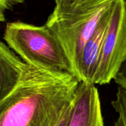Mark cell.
Returning a JSON list of instances; mask_svg holds the SVG:
<instances>
[{
    "label": "cell",
    "mask_w": 126,
    "mask_h": 126,
    "mask_svg": "<svg viewBox=\"0 0 126 126\" xmlns=\"http://www.w3.org/2000/svg\"><path fill=\"white\" fill-rule=\"evenodd\" d=\"M114 0H75L71 8L65 13L61 15H51L66 18H78L94 12L103 4Z\"/></svg>",
    "instance_id": "8"
},
{
    "label": "cell",
    "mask_w": 126,
    "mask_h": 126,
    "mask_svg": "<svg viewBox=\"0 0 126 126\" xmlns=\"http://www.w3.org/2000/svg\"><path fill=\"white\" fill-rule=\"evenodd\" d=\"M27 65L8 46L0 41V101L16 88Z\"/></svg>",
    "instance_id": "7"
},
{
    "label": "cell",
    "mask_w": 126,
    "mask_h": 126,
    "mask_svg": "<svg viewBox=\"0 0 126 126\" xmlns=\"http://www.w3.org/2000/svg\"><path fill=\"white\" fill-rule=\"evenodd\" d=\"M113 2L114 1H109L90 14L78 18H66L49 15L45 25L52 30L60 41L75 78L83 49Z\"/></svg>",
    "instance_id": "3"
},
{
    "label": "cell",
    "mask_w": 126,
    "mask_h": 126,
    "mask_svg": "<svg viewBox=\"0 0 126 126\" xmlns=\"http://www.w3.org/2000/svg\"><path fill=\"white\" fill-rule=\"evenodd\" d=\"M22 0H0V21L5 20V13Z\"/></svg>",
    "instance_id": "11"
},
{
    "label": "cell",
    "mask_w": 126,
    "mask_h": 126,
    "mask_svg": "<svg viewBox=\"0 0 126 126\" xmlns=\"http://www.w3.org/2000/svg\"><path fill=\"white\" fill-rule=\"evenodd\" d=\"M68 126H105L100 94L94 84L80 82Z\"/></svg>",
    "instance_id": "5"
},
{
    "label": "cell",
    "mask_w": 126,
    "mask_h": 126,
    "mask_svg": "<svg viewBox=\"0 0 126 126\" xmlns=\"http://www.w3.org/2000/svg\"><path fill=\"white\" fill-rule=\"evenodd\" d=\"M111 105L117 114L114 126H126V89L118 86L116 98Z\"/></svg>",
    "instance_id": "9"
},
{
    "label": "cell",
    "mask_w": 126,
    "mask_h": 126,
    "mask_svg": "<svg viewBox=\"0 0 126 126\" xmlns=\"http://www.w3.org/2000/svg\"><path fill=\"white\" fill-rule=\"evenodd\" d=\"M74 103V102H73ZM72 106L71 108L68 110V111L66 113V114L64 115L62 121L61 122V123L59 124L58 126H68L69 124V117H70V112H71V109H72Z\"/></svg>",
    "instance_id": "13"
},
{
    "label": "cell",
    "mask_w": 126,
    "mask_h": 126,
    "mask_svg": "<svg viewBox=\"0 0 126 126\" xmlns=\"http://www.w3.org/2000/svg\"><path fill=\"white\" fill-rule=\"evenodd\" d=\"M113 4L100 20L94 34L88 41L83 49L76 75V78L80 82L93 84V80L100 55L103 41L108 27Z\"/></svg>",
    "instance_id": "6"
},
{
    "label": "cell",
    "mask_w": 126,
    "mask_h": 126,
    "mask_svg": "<svg viewBox=\"0 0 126 126\" xmlns=\"http://www.w3.org/2000/svg\"><path fill=\"white\" fill-rule=\"evenodd\" d=\"M79 83L71 74L27 64L16 88L0 101V126H58Z\"/></svg>",
    "instance_id": "1"
},
{
    "label": "cell",
    "mask_w": 126,
    "mask_h": 126,
    "mask_svg": "<svg viewBox=\"0 0 126 126\" xmlns=\"http://www.w3.org/2000/svg\"><path fill=\"white\" fill-rule=\"evenodd\" d=\"M116 83L123 89H126V59L121 65L116 77L114 79Z\"/></svg>",
    "instance_id": "12"
},
{
    "label": "cell",
    "mask_w": 126,
    "mask_h": 126,
    "mask_svg": "<svg viewBox=\"0 0 126 126\" xmlns=\"http://www.w3.org/2000/svg\"><path fill=\"white\" fill-rule=\"evenodd\" d=\"M75 0H54L55 6L52 14L61 15L66 13L72 6Z\"/></svg>",
    "instance_id": "10"
},
{
    "label": "cell",
    "mask_w": 126,
    "mask_h": 126,
    "mask_svg": "<svg viewBox=\"0 0 126 126\" xmlns=\"http://www.w3.org/2000/svg\"><path fill=\"white\" fill-rule=\"evenodd\" d=\"M126 59V2L114 0L93 84L110 83Z\"/></svg>",
    "instance_id": "4"
},
{
    "label": "cell",
    "mask_w": 126,
    "mask_h": 126,
    "mask_svg": "<svg viewBox=\"0 0 126 126\" xmlns=\"http://www.w3.org/2000/svg\"><path fill=\"white\" fill-rule=\"evenodd\" d=\"M4 39L27 64L74 75L60 41L46 25L39 27L21 21L10 22L6 25Z\"/></svg>",
    "instance_id": "2"
}]
</instances>
